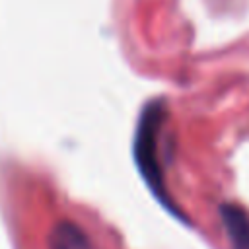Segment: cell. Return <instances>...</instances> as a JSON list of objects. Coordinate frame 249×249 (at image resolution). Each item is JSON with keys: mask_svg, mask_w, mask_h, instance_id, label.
<instances>
[{"mask_svg": "<svg viewBox=\"0 0 249 249\" xmlns=\"http://www.w3.org/2000/svg\"><path fill=\"white\" fill-rule=\"evenodd\" d=\"M163 119H165L163 101L158 99L144 107V111L138 119L136 134H134V160H136L140 175L144 177V181L152 189V193L161 200V204L171 208V204L165 196L163 175H161V167L158 161V134L161 130Z\"/></svg>", "mask_w": 249, "mask_h": 249, "instance_id": "obj_1", "label": "cell"}, {"mask_svg": "<svg viewBox=\"0 0 249 249\" xmlns=\"http://www.w3.org/2000/svg\"><path fill=\"white\" fill-rule=\"evenodd\" d=\"M218 210L231 249H249V214L233 202H224Z\"/></svg>", "mask_w": 249, "mask_h": 249, "instance_id": "obj_2", "label": "cell"}, {"mask_svg": "<svg viewBox=\"0 0 249 249\" xmlns=\"http://www.w3.org/2000/svg\"><path fill=\"white\" fill-rule=\"evenodd\" d=\"M51 249H91V245L80 226L64 220L51 231Z\"/></svg>", "mask_w": 249, "mask_h": 249, "instance_id": "obj_3", "label": "cell"}]
</instances>
